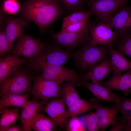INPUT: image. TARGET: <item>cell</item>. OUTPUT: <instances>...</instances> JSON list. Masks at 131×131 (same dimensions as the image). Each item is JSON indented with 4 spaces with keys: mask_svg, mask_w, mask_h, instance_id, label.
Wrapping results in <instances>:
<instances>
[{
    "mask_svg": "<svg viewBox=\"0 0 131 131\" xmlns=\"http://www.w3.org/2000/svg\"><path fill=\"white\" fill-rule=\"evenodd\" d=\"M57 0H27L22 8V17L34 23L40 33L48 32L47 27L65 13Z\"/></svg>",
    "mask_w": 131,
    "mask_h": 131,
    "instance_id": "6da1fadb",
    "label": "cell"
},
{
    "mask_svg": "<svg viewBox=\"0 0 131 131\" xmlns=\"http://www.w3.org/2000/svg\"><path fill=\"white\" fill-rule=\"evenodd\" d=\"M90 41L73 52V56L76 66L84 71H89L106 58L108 53V46L107 48V45L98 46Z\"/></svg>",
    "mask_w": 131,
    "mask_h": 131,
    "instance_id": "7a4b0ae2",
    "label": "cell"
},
{
    "mask_svg": "<svg viewBox=\"0 0 131 131\" xmlns=\"http://www.w3.org/2000/svg\"><path fill=\"white\" fill-rule=\"evenodd\" d=\"M0 82L1 98L8 94H29L31 91V77L24 72L16 70Z\"/></svg>",
    "mask_w": 131,
    "mask_h": 131,
    "instance_id": "3957f363",
    "label": "cell"
},
{
    "mask_svg": "<svg viewBox=\"0 0 131 131\" xmlns=\"http://www.w3.org/2000/svg\"><path fill=\"white\" fill-rule=\"evenodd\" d=\"M94 23L89 21L85 27L81 31L76 33L60 32L57 33L51 31L48 33L56 44L71 50L84 45L91 40L90 33V28Z\"/></svg>",
    "mask_w": 131,
    "mask_h": 131,
    "instance_id": "277c9868",
    "label": "cell"
},
{
    "mask_svg": "<svg viewBox=\"0 0 131 131\" xmlns=\"http://www.w3.org/2000/svg\"><path fill=\"white\" fill-rule=\"evenodd\" d=\"M38 69L42 71L41 75L43 77L60 85L63 82H66L72 83L75 86H79L86 81L83 79L82 75L78 74L75 70L63 66L44 65Z\"/></svg>",
    "mask_w": 131,
    "mask_h": 131,
    "instance_id": "5b68a950",
    "label": "cell"
},
{
    "mask_svg": "<svg viewBox=\"0 0 131 131\" xmlns=\"http://www.w3.org/2000/svg\"><path fill=\"white\" fill-rule=\"evenodd\" d=\"M71 50H65L61 47L56 45L44 47L40 53L35 57L34 66L38 68L42 65L63 66L67 61L73 56Z\"/></svg>",
    "mask_w": 131,
    "mask_h": 131,
    "instance_id": "8992f818",
    "label": "cell"
},
{
    "mask_svg": "<svg viewBox=\"0 0 131 131\" xmlns=\"http://www.w3.org/2000/svg\"><path fill=\"white\" fill-rule=\"evenodd\" d=\"M130 0H88L87 6L98 19L107 24L115 13Z\"/></svg>",
    "mask_w": 131,
    "mask_h": 131,
    "instance_id": "52a82bcc",
    "label": "cell"
},
{
    "mask_svg": "<svg viewBox=\"0 0 131 131\" xmlns=\"http://www.w3.org/2000/svg\"><path fill=\"white\" fill-rule=\"evenodd\" d=\"M31 91L36 99L47 100L50 98H58L62 97L61 85L41 75L34 79Z\"/></svg>",
    "mask_w": 131,
    "mask_h": 131,
    "instance_id": "ba28073f",
    "label": "cell"
},
{
    "mask_svg": "<svg viewBox=\"0 0 131 131\" xmlns=\"http://www.w3.org/2000/svg\"><path fill=\"white\" fill-rule=\"evenodd\" d=\"M44 46L40 39H36L30 35L23 34L18 38L14 49L11 55L8 56L18 58L23 56L32 59L40 53Z\"/></svg>",
    "mask_w": 131,
    "mask_h": 131,
    "instance_id": "9c48e42d",
    "label": "cell"
},
{
    "mask_svg": "<svg viewBox=\"0 0 131 131\" xmlns=\"http://www.w3.org/2000/svg\"><path fill=\"white\" fill-rule=\"evenodd\" d=\"M115 32L119 39L131 34V7L120 8L107 24Z\"/></svg>",
    "mask_w": 131,
    "mask_h": 131,
    "instance_id": "30bf717a",
    "label": "cell"
},
{
    "mask_svg": "<svg viewBox=\"0 0 131 131\" xmlns=\"http://www.w3.org/2000/svg\"><path fill=\"white\" fill-rule=\"evenodd\" d=\"M66 104L62 98H54L47 103L42 109L61 129L66 127L71 117L68 115Z\"/></svg>",
    "mask_w": 131,
    "mask_h": 131,
    "instance_id": "8fae6325",
    "label": "cell"
},
{
    "mask_svg": "<svg viewBox=\"0 0 131 131\" xmlns=\"http://www.w3.org/2000/svg\"><path fill=\"white\" fill-rule=\"evenodd\" d=\"M91 44L109 46L112 45L114 40L116 38L114 31L107 24L100 21L96 24L91 26L90 32Z\"/></svg>",
    "mask_w": 131,
    "mask_h": 131,
    "instance_id": "7c38bea8",
    "label": "cell"
},
{
    "mask_svg": "<svg viewBox=\"0 0 131 131\" xmlns=\"http://www.w3.org/2000/svg\"><path fill=\"white\" fill-rule=\"evenodd\" d=\"M100 100L96 98L93 97L89 103L92 108L94 109L98 119L100 130L104 131L110 126H114L116 123L115 116L118 111L114 107L109 108L102 106L100 104Z\"/></svg>",
    "mask_w": 131,
    "mask_h": 131,
    "instance_id": "4fadbf2b",
    "label": "cell"
},
{
    "mask_svg": "<svg viewBox=\"0 0 131 131\" xmlns=\"http://www.w3.org/2000/svg\"><path fill=\"white\" fill-rule=\"evenodd\" d=\"M28 21L23 17L15 18L6 16L5 32L11 47L14 40L23 34V30L28 24Z\"/></svg>",
    "mask_w": 131,
    "mask_h": 131,
    "instance_id": "5bb4252c",
    "label": "cell"
},
{
    "mask_svg": "<svg viewBox=\"0 0 131 131\" xmlns=\"http://www.w3.org/2000/svg\"><path fill=\"white\" fill-rule=\"evenodd\" d=\"M82 85L100 100L115 103L121 100L123 98L114 93L112 90L99 83L92 82H88L86 81L84 82Z\"/></svg>",
    "mask_w": 131,
    "mask_h": 131,
    "instance_id": "9a60e30c",
    "label": "cell"
},
{
    "mask_svg": "<svg viewBox=\"0 0 131 131\" xmlns=\"http://www.w3.org/2000/svg\"><path fill=\"white\" fill-rule=\"evenodd\" d=\"M47 100L41 99L40 101L36 100L30 101L22 109L21 119L24 131H30L31 124L34 116L41 110L47 103Z\"/></svg>",
    "mask_w": 131,
    "mask_h": 131,
    "instance_id": "2e32d148",
    "label": "cell"
},
{
    "mask_svg": "<svg viewBox=\"0 0 131 131\" xmlns=\"http://www.w3.org/2000/svg\"><path fill=\"white\" fill-rule=\"evenodd\" d=\"M102 84L111 90L122 91L126 95L131 93V70L126 73L113 76Z\"/></svg>",
    "mask_w": 131,
    "mask_h": 131,
    "instance_id": "e0dca14e",
    "label": "cell"
},
{
    "mask_svg": "<svg viewBox=\"0 0 131 131\" xmlns=\"http://www.w3.org/2000/svg\"><path fill=\"white\" fill-rule=\"evenodd\" d=\"M111 69L110 58L106 57L82 75V78L85 81L90 80L99 83L111 71Z\"/></svg>",
    "mask_w": 131,
    "mask_h": 131,
    "instance_id": "ac0fdd59",
    "label": "cell"
},
{
    "mask_svg": "<svg viewBox=\"0 0 131 131\" xmlns=\"http://www.w3.org/2000/svg\"><path fill=\"white\" fill-rule=\"evenodd\" d=\"M108 53L112 66L111 71L113 76L121 74L131 70V61L124 57L112 45L108 46Z\"/></svg>",
    "mask_w": 131,
    "mask_h": 131,
    "instance_id": "d6986e66",
    "label": "cell"
},
{
    "mask_svg": "<svg viewBox=\"0 0 131 131\" xmlns=\"http://www.w3.org/2000/svg\"><path fill=\"white\" fill-rule=\"evenodd\" d=\"M25 61L24 59L8 56L0 59V82L7 76L16 70Z\"/></svg>",
    "mask_w": 131,
    "mask_h": 131,
    "instance_id": "ffe728a7",
    "label": "cell"
},
{
    "mask_svg": "<svg viewBox=\"0 0 131 131\" xmlns=\"http://www.w3.org/2000/svg\"><path fill=\"white\" fill-rule=\"evenodd\" d=\"M57 125L50 117L38 113L32 119L31 127V129L35 131H53L55 130Z\"/></svg>",
    "mask_w": 131,
    "mask_h": 131,
    "instance_id": "44dd1931",
    "label": "cell"
},
{
    "mask_svg": "<svg viewBox=\"0 0 131 131\" xmlns=\"http://www.w3.org/2000/svg\"><path fill=\"white\" fill-rule=\"evenodd\" d=\"M29 94H11L5 95L0 99V108L14 106L23 108L30 101Z\"/></svg>",
    "mask_w": 131,
    "mask_h": 131,
    "instance_id": "7402d4cb",
    "label": "cell"
},
{
    "mask_svg": "<svg viewBox=\"0 0 131 131\" xmlns=\"http://www.w3.org/2000/svg\"><path fill=\"white\" fill-rule=\"evenodd\" d=\"M19 109L17 107L12 109L0 108V131H4L13 125L18 119Z\"/></svg>",
    "mask_w": 131,
    "mask_h": 131,
    "instance_id": "603a6c76",
    "label": "cell"
},
{
    "mask_svg": "<svg viewBox=\"0 0 131 131\" xmlns=\"http://www.w3.org/2000/svg\"><path fill=\"white\" fill-rule=\"evenodd\" d=\"M62 88V99L68 108L80 98L76 90L75 85L71 82H66L61 85Z\"/></svg>",
    "mask_w": 131,
    "mask_h": 131,
    "instance_id": "cb8c5ba5",
    "label": "cell"
},
{
    "mask_svg": "<svg viewBox=\"0 0 131 131\" xmlns=\"http://www.w3.org/2000/svg\"><path fill=\"white\" fill-rule=\"evenodd\" d=\"M93 14V13L90 10L85 11L81 9L75 11L63 18L61 28L74 23L89 20L90 16Z\"/></svg>",
    "mask_w": 131,
    "mask_h": 131,
    "instance_id": "d4e9b609",
    "label": "cell"
},
{
    "mask_svg": "<svg viewBox=\"0 0 131 131\" xmlns=\"http://www.w3.org/2000/svg\"><path fill=\"white\" fill-rule=\"evenodd\" d=\"M92 108L90 104L84 99L81 98L72 105L68 107L67 110L70 117L77 116L86 112Z\"/></svg>",
    "mask_w": 131,
    "mask_h": 131,
    "instance_id": "484cf974",
    "label": "cell"
},
{
    "mask_svg": "<svg viewBox=\"0 0 131 131\" xmlns=\"http://www.w3.org/2000/svg\"><path fill=\"white\" fill-rule=\"evenodd\" d=\"M6 18L0 17V56L2 57L11 50V47L7 38L5 32Z\"/></svg>",
    "mask_w": 131,
    "mask_h": 131,
    "instance_id": "4316f807",
    "label": "cell"
},
{
    "mask_svg": "<svg viewBox=\"0 0 131 131\" xmlns=\"http://www.w3.org/2000/svg\"><path fill=\"white\" fill-rule=\"evenodd\" d=\"M70 14L82 9L88 0H57Z\"/></svg>",
    "mask_w": 131,
    "mask_h": 131,
    "instance_id": "83f0119b",
    "label": "cell"
},
{
    "mask_svg": "<svg viewBox=\"0 0 131 131\" xmlns=\"http://www.w3.org/2000/svg\"><path fill=\"white\" fill-rule=\"evenodd\" d=\"M116 45L117 51L131 58V34L119 39Z\"/></svg>",
    "mask_w": 131,
    "mask_h": 131,
    "instance_id": "f1b7e54d",
    "label": "cell"
},
{
    "mask_svg": "<svg viewBox=\"0 0 131 131\" xmlns=\"http://www.w3.org/2000/svg\"><path fill=\"white\" fill-rule=\"evenodd\" d=\"M82 120L87 131H96L99 129L98 118L95 112L85 115Z\"/></svg>",
    "mask_w": 131,
    "mask_h": 131,
    "instance_id": "f546056e",
    "label": "cell"
},
{
    "mask_svg": "<svg viewBox=\"0 0 131 131\" xmlns=\"http://www.w3.org/2000/svg\"><path fill=\"white\" fill-rule=\"evenodd\" d=\"M112 106L120 112L123 117L127 120L128 115L127 111L131 109V99L123 97L121 100L115 103Z\"/></svg>",
    "mask_w": 131,
    "mask_h": 131,
    "instance_id": "4dcf8cb0",
    "label": "cell"
},
{
    "mask_svg": "<svg viewBox=\"0 0 131 131\" xmlns=\"http://www.w3.org/2000/svg\"><path fill=\"white\" fill-rule=\"evenodd\" d=\"M2 7L3 10L11 15L16 14L20 8V5L17 0H4Z\"/></svg>",
    "mask_w": 131,
    "mask_h": 131,
    "instance_id": "1f68e13d",
    "label": "cell"
},
{
    "mask_svg": "<svg viewBox=\"0 0 131 131\" xmlns=\"http://www.w3.org/2000/svg\"><path fill=\"white\" fill-rule=\"evenodd\" d=\"M67 131H85L86 128L81 119L77 116L71 117L66 126Z\"/></svg>",
    "mask_w": 131,
    "mask_h": 131,
    "instance_id": "d6a6232c",
    "label": "cell"
},
{
    "mask_svg": "<svg viewBox=\"0 0 131 131\" xmlns=\"http://www.w3.org/2000/svg\"><path fill=\"white\" fill-rule=\"evenodd\" d=\"M89 22V20H85L61 28L60 32L69 33L80 32L85 27Z\"/></svg>",
    "mask_w": 131,
    "mask_h": 131,
    "instance_id": "836d02e7",
    "label": "cell"
},
{
    "mask_svg": "<svg viewBox=\"0 0 131 131\" xmlns=\"http://www.w3.org/2000/svg\"><path fill=\"white\" fill-rule=\"evenodd\" d=\"M126 121L127 120L126 119L123 118L119 123H116L115 125L114 126H115L110 131H120L122 130L123 125Z\"/></svg>",
    "mask_w": 131,
    "mask_h": 131,
    "instance_id": "e575fe53",
    "label": "cell"
},
{
    "mask_svg": "<svg viewBox=\"0 0 131 131\" xmlns=\"http://www.w3.org/2000/svg\"><path fill=\"white\" fill-rule=\"evenodd\" d=\"M23 131L22 128L18 126H12L5 129L4 131Z\"/></svg>",
    "mask_w": 131,
    "mask_h": 131,
    "instance_id": "d590c367",
    "label": "cell"
},
{
    "mask_svg": "<svg viewBox=\"0 0 131 131\" xmlns=\"http://www.w3.org/2000/svg\"><path fill=\"white\" fill-rule=\"evenodd\" d=\"M122 131H131V119L127 120L123 125Z\"/></svg>",
    "mask_w": 131,
    "mask_h": 131,
    "instance_id": "8d00e7d4",
    "label": "cell"
},
{
    "mask_svg": "<svg viewBox=\"0 0 131 131\" xmlns=\"http://www.w3.org/2000/svg\"><path fill=\"white\" fill-rule=\"evenodd\" d=\"M131 119V109L129 110V112L128 113V115L127 119V120H129Z\"/></svg>",
    "mask_w": 131,
    "mask_h": 131,
    "instance_id": "74e56055",
    "label": "cell"
}]
</instances>
